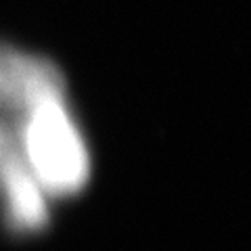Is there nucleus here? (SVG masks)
<instances>
[{
	"label": "nucleus",
	"instance_id": "obj_3",
	"mask_svg": "<svg viewBox=\"0 0 251 251\" xmlns=\"http://www.w3.org/2000/svg\"><path fill=\"white\" fill-rule=\"evenodd\" d=\"M0 186L6 220L17 232L40 230L49 222L46 191L27 166L19 145V132L2 122L0 132Z\"/></svg>",
	"mask_w": 251,
	"mask_h": 251
},
{
	"label": "nucleus",
	"instance_id": "obj_2",
	"mask_svg": "<svg viewBox=\"0 0 251 251\" xmlns=\"http://www.w3.org/2000/svg\"><path fill=\"white\" fill-rule=\"evenodd\" d=\"M50 100H65V77L52 61L0 44V111L25 117Z\"/></svg>",
	"mask_w": 251,
	"mask_h": 251
},
{
	"label": "nucleus",
	"instance_id": "obj_1",
	"mask_svg": "<svg viewBox=\"0 0 251 251\" xmlns=\"http://www.w3.org/2000/svg\"><path fill=\"white\" fill-rule=\"evenodd\" d=\"M19 145L46 195H74L90 176V157L65 100H50L23 117Z\"/></svg>",
	"mask_w": 251,
	"mask_h": 251
},
{
	"label": "nucleus",
	"instance_id": "obj_4",
	"mask_svg": "<svg viewBox=\"0 0 251 251\" xmlns=\"http://www.w3.org/2000/svg\"><path fill=\"white\" fill-rule=\"evenodd\" d=\"M0 132H2V122H0Z\"/></svg>",
	"mask_w": 251,
	"mask_h": 251
}]
</instances>
